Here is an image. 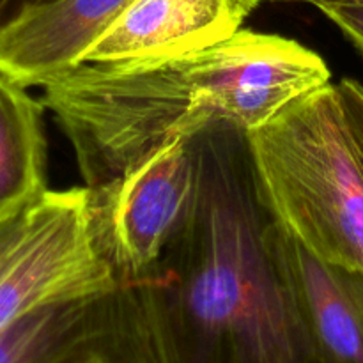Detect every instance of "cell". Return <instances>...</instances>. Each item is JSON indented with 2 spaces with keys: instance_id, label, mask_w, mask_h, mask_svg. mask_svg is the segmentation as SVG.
<instances>
[{
  "instance_id": "cell-7",
  "label": "cell",
  "mask_w": 363,
  "mask_h": 363,
  "mask_svg": "<svg viewBox=\"0 0 363 363\" xmlns=\"http://www.w3.org/2000/svg\"><path fill=\"white\" fill-rule=\"evenodd\" d=\"M257 6L259 0H131L82 62L202 52L236 35Z\"/></svg>"
},
{
  "instance_id": "cell-2",
  "label": "cell",
  "mask_w": 363,
  "mask_h": 363,
  "mask_svg": "<svg viewBox=\"0 0 363 363\" xmlns=\"http://www.w3.org/2000/svg\"><path fill=\"white\" fill-rule=\"evenodd\" d=\"M330 82L328 64L314 50L241 28L186 55L82 62L46 78L41 89L84 186L98 190L169 142L222 124L248 133Z\"/></svg>"
},
{
  "instance_id": "cell-5",
  "label": "cell",
  "mask_w": 363,
  "mask_h": 363,
  "mask_svg": "<svg viewBox=\"0 0 363 363\" xmlns=\"http://www.w3.org/2000/svg\"><path fill=\"white\" fill-rule=\"evenodd\" d=\"M0 363H158L130 284L32 308L0 330Z\"/></svg>"
},
{
  "instance_id": "cell-3",
  "label": "cell",
  "mask_w": 363,
  "mask_h": 363,
  "mask_svg": "<svg viewBox=\"0 0 363 363\" xmlns=\"http://www.w3.org/2000/svg\"><path fill=\"white\" fill-rule=\"evenodd\" d=\"M262 204L301 247L363 275V160L337 84L247 133Z\"/></svg>"
},
{
  "instance_id": "cell-12",
  "label": "cell",
  "mask_w": 363,
  "mask_h": 363,
  "mask_svg": "<svg viewBox=\"0 0 363 363\" xmlns=\"http://www.w3.org/2000/svg\"><path fill=\"white\" fill-rule=\"evenodd\" d=\"M321 13L340 28L347 41L363 57V4L325 7V9H321Z\"/></svg>"
},
{
  "instance_id": "cell-10",
  "label": "cell",
  "mask_w": 363,
  "mask_h": 363,
  "mask_svg": "<svg viewBox=\"0 0 363 363\" xmlns=\"http://www.w3.org/2000/svg\"><path fill=\"white\" fill-rule=\"evenodd\" d=\"M46 194L32 204L0 215V275L14 261L41 216Z\"/></svg>"
},
{
  "instance_id": "cell-13",
  "label": "cell",
  "mask_w": 363,
  "mask_h": 363,
  "mask_svg": "<svg viewBox=\"0 0 363 363\" xmlns=\"http://www.w3.org/2000/svg\"><path fill=\"white\" fill-rule=\"evenodd\" d=\"M46 2H52V0H0V30L7 27L14 18L20 16L23 11Z\"/></svg>"
},
{
  "instance_id": "cell-8",
  "label": "cell",
  "mask_w": 363,
  "mask_h": 363,
  "mask_svg": "<svg viewBox=\"0 0 363 363\" xmlns=\"http://www.w3.org/2000/svg\"><path fill=\"white\" fill-rule=\"evenodd\" d=\"M131 0H52L0 30V74L23 87L78 66Z\"/></svg>"
},
{
  "instance_id": "cell-4",
  "label": "cell",
  "mask_w": 363,
  "mask_h": 363,
  "mask_svg": "<svg viewBox=\"0 0 363 363\" xmlns=\"http://www.w3.org/2000/svg\"><path fill=\"white\" fill-rule=\"evenodd\" d=\"M197 135L177 138L113 183L91 190L99 247L119 282L147 273L190 213L199 184Z\"/></svg>"
},
{
  "instance_id": "cell-6",
  "label": "cell",
  "mask_w": 363,
  "mask_h": 363,
  "mask_svg": "<svg viewBox=\"0 0 363 363\" xmlns=\"http://www.w3.org/2000/svg\"><path fill=\"white\" fill-rule=\"evenodd\" d=\"M266 247L323 363H363V275L330 264L269 218Z\"/></svg>"
},
{
  "instance_id": "cell-14",
  "label": "cell",
  "mask_w": 363,
  "mask_h": 363,
  "mask_svg": "<svg viewBox=\"0 0 363 363\" xmlns=\"http://www.w3.org/2000/svg\"><path fill=\"white\" fill-rule=\"evenodd\" d=\"M273 2L312 4V6H315L319 11H321V9H325V7H332V6H351V4H363V0H273Z\"/></svg>"
},
{
  "instance_id": "cell-11",
  "label": "cell",
  "mask_w": 363,
  "mask_h": 363,
  "mask_svg": "<svg viewBox=\"0 0 363 363\" xmlns=\"http://www.w3.org/2000/svg\"><path fill=\"white\" fill-rule=\"evenodd\" d=\"M337 91H339L347 126L363 160V84L357 78L346 77L337 84Z\"/></svg>"
},
{
  "instance_id": "cell-1",
  "label": "cell",
  "mask_w": 363,
  "mask_h": 363,
  "mask_svg": "<svg viewBox=\"0 0 363 363\" xmlns=\"http://www.w3.org/2000/svg\"><path fill=\"white\" fill-rule=\"evenodd\" d=\"M190 213L135 291L158 363H323L266 247L247 131L197 135Z\"/></svg>"
},
{
  "instance_id": "cell-9",
  "label": "cell",
  "mask_w": 363,
  "mask_h": 363,
  "mask_svg": "<svg viewBox=\"0 0 363 363\" xmlns=\"http://www.w3.org/2000/svg\"><path fill=\"white\" fill-rule=\"evenodd\" d=\"M43 99L0 74V215L48 191Z\"/></svg>"
}]
</instances>
